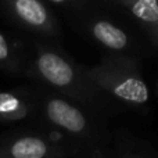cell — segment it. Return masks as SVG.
Masks as SVG:
<instances>
[{
    "label": "cell",
    "instance_id": "6da1fadb",
    "mask_svg": "<svg viewBox=\"0 0 158 158\" xmlns=\"http://www.w3.org/2000/svg\"><path fill=\"white\" fill-rule=\"evenodd\" d=\"M15 17L28 27L36 29H47L52 18L40 0H6Z\"/></svg>",
    "mask_w": 158,
    "mask_h": 158
},
{
    "label": "cell",
    "instance_id": "7a4b0ae2",
    "mask_svg": "<svg viewBox=\"0 0 158 158\" xmlns=\"http://www.w3.org/2000/svg\"><path fill=\"white\" fill-rule=\"evenodd\" d=\"M38 68L43 78L56 86H65L74 78L71 65L54 53H43L38 60Z\"/></svg>",
    "mask_w": 158,
    "mask_h": 158
},
{
    "label": "cell",
    "instance_id": "3957f363",
    "mask_svg": "<svg viewBox=\"0 0 158 158\" xmlns=\"http://www.w3.org/2000/svg\"><path fill=\"white\" fill-rule=\"evenodd\" d=\"M47 117L56 123L71 132H81L85 128L82 112L63 100H52L47 104Z\"/></svg>",
    "mask_w": 158,
    "mask_h": 158
},
{
    "label": "cell",
    "instance_id": "277c9868",
    "mask_svg": "<svg viewBox=\"0 0 158 158\" xmlns=\"http://www.w3.org/2000/svg\"><path fill=\"white\" fill-rule=\"evenodd\" d=\"M94 38L104 46L114 50H121L128 43V36L122 29L108 21H97L92 28Z\"/></svg>",
    "mask_w": 158,
    "mask_h": 158
},
{
    "label": "cell",
    "instance_id": "5b68a950",
    "mask_svg": "<svg viewBox=\"0 0 158 158\" xmlns=\"http://www.w3.org/2000/svg\"><path fill=\"white\" fill-rule=\"evenodd\" d=\"M117 97L125 101L142 104L148 100V89L143 81L137 78H126L112 87Z\"/></svg>",
    "mask_w": 158,
    "mask_h": 158
},
{
    "label": "cell",
    "instance_id": "8992f818",
    "mask_svg": "<svg viewBox=\"0 0 158 158\" xmlns=\"http://www.w3.org/2000/svg\"><path fill=\"white\" fill-rule=\"evenodd\" d=\"M47 153V144L39 137H22L10 148L13 158H43Z\"/></svg>",
    "mask_w": 158,
    "mask_h": 158
},
{
    "label": "cell",
    "instance_id": "52a82bcc",
    "mask_svg": "<svg viewBox=\"0 0 158 158\" xmlns=\"http://www.w3.org/2000/svg\"><path fill=\"white\" fill-rule=\"evenodd\" d=\"M136 18L147 24H158V0H118Z\"/></svg>",
    "mask_w": 158,
    "mask_h": 158
},
{
    "label": "cell",
    "instance_id": "ba28073f",
    "mask_svg": "<svg viewBox=\"0 0 158 158\" xmlns=\"http://www.w3.org/2000/svg\"><path fill=\"white\" fill-rule=\"evenodd\" d=\"M27 115L25 106L11 93H0V118L19 119Z\"/></svg>",
    "mask_w": 158,
    "mask_h": 158
},
{
    "label": "cell",
    "instance_id": "9c48e42d",
    "mask_svg": "<svg viewBox=\"0 0 158 158\" xmlns=\"http://www.w3.org/2000/svg\"><path fill=\"white\" fill-rule=\"evenodd\" d=\"M8 56V46H7V42H6L4 36L0 33V61L6 60Z\"/></svg>",
    "mask_w": 158,
    "mask_h": 158
},
{
    "label": "cell",
    "instance_id": "30bf717a",
    "mask_svg": "<svg viewBox=\"0 0 158 158\" xmlns=\"http://www.w3.org/2000/svg\"><path fill=\"white\" fill-rule=\"evenodd\" d=\"M50 2H53V3H65V2H68V0H50Z\"/></svg>",
    "mask_w": 158,
    "mask_h": 158
}]
</instances>
